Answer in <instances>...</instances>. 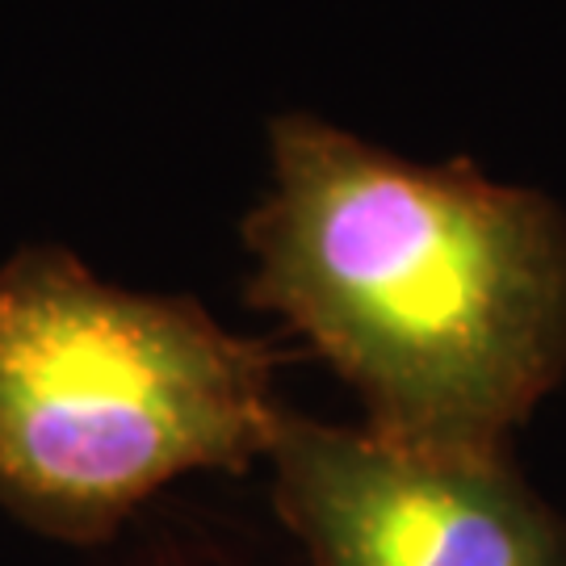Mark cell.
Here are the masks:
<instances>
[{"mask_svg":"<svg viewBox=\"0 0 566 566\" xmlns=\"http://www.w3.org/2000/svg\"><path fill=\"white\" fill-rule=\"evenodd\" d=\"M285 407L273 353L193 298L102 282L60 243L0 264V507L97 546L172 479L243 470Z\"/></svg>","mask_w":566,"mask_h":566,"instance_id":"cell-2","label":"cell"},{"mask_svg":"<svg viewBox=\"0 0 566 566\" xmlns=\"http://www.w3.org/2000/svg\"><path fill=\"white\" fill-rule=\"evenodd\" d=\"M273 500L311 566H566V521L507 453H441L282 411Z\"/></svg>","mask_w":566,"mask_h":566,"instance_id":"cell-3","label":"cell"},{"mask_svg":"<svg viewBox=\"0 0 566 566\" xmlns=\"http://www.w3.org/2000/svg\"><path fill=\"white\" fill-rule=\"evenodd\" d=\"M248 303L361 395L369 432L507 453L566 374V214L470 164H416L311 114L269 126Z\"/></svg>","mask_w":566,"mask_h":566,"instance_id":"cell-1","label":"cell"}]
</instances>
